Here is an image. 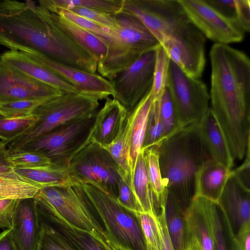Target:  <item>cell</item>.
Wrapping results in <instances>:
<instances>
[{"label": "cell", "mask_w": 250, "mask_h": 250, "mask_svg": "<svg viewBox=\"0 0 250 250\" xmlns=\"http://www.w3.org/2000/svg\"><path fill=\"white\" fill-rule=\"evenodd\" d=\"M210 107L234 159L241 160L250 142V60L228 44L214 43Z\"/></svg>", "instance_id": "cell-1"}, {"label": "cell", "mask_w": 250, "mask_h": 250, "mask_svg": "<svg viewBox=\"0 0 250 250\" xmlns=\"http://www.w3.org/2000/svg\"><path fill=\"white\" fill-rule=\"evenodd\" d=\"M0 44L11 51L33 53L83 71L93 58L54 25L32 0L0 2Z\"/></svg>", "instance_id": "cell-2"}, {"label": "cell", "mask_w": 250, "mask_h": 250, "mask_svg": "<svg viewBox=\"0 0 250 250\" xmlns=\"http://www.w3.org/2000/svg\"><path fill=\"white\" fill-rule=\"evenodd\" d=\"M155 147L167 194L186 211L194 196L196 174L202 165L212 158L198 124L180 129Z\"/></svg>", "instance_id": "cell-3"}, {"label": "cell", "mask_w": 250, "mask_h": 250, "mask_svg": "<svg viewBox=\"0 0 250 250\" xmlns=\"http://www.w3.org/2000/svg\"><path fill=\"white\" fill-rule=\"evenodd\" d=\"M121 13L138 18L160 45L170 41L188 42L205 38L190 21L179 0H124Z\"/></svg>", "instance_id": "cell-4"}, {"label": "cell", "mask_w": 250, "mask_h": 250, "mask_svg": "<svg viewBox=\"0 0 250 250\" xmlns=\"http://www.w3.org/2000/svg\"><path fill=\"white\" fill-rule=\"evenodd\" d=\"M116 16L118 24L112 28L106 56L97 65L99 75L110 81L143 54L160 45L136 17L122 13Z\"/></svg>", "instance_id": "cell-5"}, {"label": "cell", "mask_w": 250, "mask_h": 250, "mask_svg": "<svg viewBox=\"0 0 250 250\" xmlns=\"http://www.w3.org/2000/svg\"><path fill=\"white\" fill-rule=\"evenodd\" d=\"M34 199L40 214L57 215L91 234L108 250L115 249L77 184L41 188Z\"/></svg>", "instance_id": "cell-6"}, {"label": "cell", "mask_w": 250, "mask_h": 250, "mask_svg": "<svg viewBox=\"0 0 250 250\" xmlns=\"http://www.w3.org/2000/svg\"><path fill=\"white\" fill-rule=\"evenodd\" d=\"M99 101L81 93H63L45 102L32 113L35 122L7 144L8 150H19L60 126L96 113Z\"/></svg>", "instance_id": "cell-7"}, {"label": "cell", "mask_w": 250, "mask_h": 250, "mask_svg": "<svg viewBox=\"0 0 250 250\" xmlns=\"http://www.w3.org/2000/svg\"><path fill=\"white\" fill-rule=\"evenodd\" d=\"M75 184L82 191L93 210L100 217L104 229L115 248L146 250L138 214L127 210L115 198L91 185Z\"/></svg>", "instance_id": "cell-8"}, {"label": "cell", "mask_w": 250, "mask_h": 250, "mask_svg": "<svg viewBox=\"0 0 250 250\" xmlns=\"http://www.w3.org/2000/svg\"><path fill=\"white\" fill-rule=\"evenodd\" d=\"M166 88L179 127L198 124L210 108L206 84L187 75L170 60Z\"/></svg>", "instance_id": "cell-9"}, {"label": "cell", "mask_w": 250, "mask_h": 250, "mask_svg": "<svg viewBox=\"0 0 250 250\" xmlns=\"http://www.w3.org/2000/svg\"><path fill=\"white\" fill-rule=\"evenodd\" d=\"M96 114L60 126L19 150L41 152L51 160L53 166L68 167L72 157L87 145Z\"/></svg>", "instance_id": "cell-10"}, {"label": "cell", "mask_w": 250, "mask_h": 250, "mask_svg": "<svg viewBox=\"0 0 250 250\" xmlns=\"http://www.w3.org/2000/svg\"><path fill=\"white\" fill-rule=\"evenodd\" d=\"M68 167L75 183L91 185L117 198L122 178L116 163L104 147L88 143L72 157Z\"/></svg>", "instance_id": "cell-11"}, {"label": "cell", "mask_w": 250, "mask_h": 250, "mask_svg": "<svg viewBox=\"0 0 250 250\" xmlns=\"http://www.w3.org/2000/svg\"><path fill=\"white\" fill-rule=\"evenodd\" d=\"M192 23L215 43L242 42L245 32L236 20L227 18L205 0H179Z\"/></svg>", "instance_id": "cell-12"}, {"label": "cell", "mask_w": 250, "mask_h": 250, "mask_svg": "<svg viewBox=\"0 0 250 250\" xmlns=\"http://www.w3.org/2000/svg\"><path fill=\"white\" fill-rule=\"evenodd\" d=\"M155 50L143 54L110 81L114 91L113 98L118 100L128 113L133 110L151 89Z\"/></svg>", "instance_id": "cell-13"}, {"label": "cell", "mask_w": 250, "mask_h": 250, "mask_svg": "<svg viewBox=\"0 0 250 250\" xmlns=\"http://www.w3.org/2000/svg\"><path fill=\"white\" fill-rule=\"evenodd\" d=\"M63 93L0 60V105L25 99L47 100Z\"/></svg>", "instance_id": "cell-14"}, {"label": "cell", "mask_w": 250, "mask_h": 250, "mask_svg": "<svg viewBox=\"0 0 250 250\" xmlns=\"http://www.w3.org/2000/svg\"><path fill=\"white\" fill-rule=\"evenodd\" d=\"M24 53L73 85L80 93L99 100L106 99L109 96L114 97V91L111 82L99 74L61 64L40 54Z\"/></svg>", "instance_id": "cell-15"}, {"label": "cell", "mask_w": 250, "mask_h": 250, "mask_svg": "<svg viewBox=\"0 0 250 250\" xmlns=\"http://www.w3.org/2000/svg\"><path fill=\"white\" fill-rule=\"evenodd\" d=\"M250 189L232 174L229 176L217 204L222 210L234 238L250 228Z\"/></svg>", "instance_id": "cell-16"}, {"label": "cell", "mask_w": 250, "mask_h": 250, "mask_svg": "<svg viewBox=\"0 0 250 250\" xmlns=\"http://www.w3.org/2000/svg\"><path fill=\"white\" fill-rule=\"evenodd\" d=\"M215 202L194 197L186 212L187 241L194 250H213Z\"/></svg>", "instance_id": "cell-17"}, {"label": "cell", "mask_w": 250, "mask_h": 250, "mask_svg": "<svg viewBox=\"0 0 250 250\" xmlns=\"http://www.w3.org/2000/svg\"><path fill=\"white\" fill-rule=\"evenodd\" d=\"M10 229L18 250H38L41 218L34 198L18 200Z\"/></svg>", "instance_id": "cell-18"}, {"label": "cell", "mask_w": 250, "mask_h": 250, "mask_svg": "<svg viewBox=\"0 0 250 250\" xmlns=\"http://www.w3.org/2000/svg\"><path fill=\"white\" fill-rule=\"evenodd\" d=\"M128 112L115 98L108 97L104 106L97 112L87 144L95 143L105 147L121 134Z\"/></svg>", "instance_id": "cell-19"}, {"label": "cell", "mask_w": 250, "mask_h": 250, "mask_svg": "<svg viewBox=\"0 0 250 250\" xmlns=\"http://www.w3.org/2000/svg\"><path fill=\"white\" fill-rule=\"evenodd\" d=\"M0 60L21 73L63 93H80L73 85L22 52L6 51L0 56Z\"/></svg>", "instance_id": "cell-20"}, {"label": "cell", "mask_w": 250, "mask_h": 250, "mask_svg": "<svg viewBox=\"0 0 250 250\" xmlns=\"http://www.w3.org/2000/svg\"><path fill=\"white\" fill-rule=\"evenodd\" d=\"M231 170L212 158L206 160L196 174L194 197L217 203Z\"/></svg>", "instance_id": "cell-21"}, {"label": "cell", "mask_w": 250, "mask_h": 250, "mask_svg": "<svg viewBox=\"0 0 250 250\" xmlns=\"http://www.w3.org/2000/svg\"><path fill=\"white\" fill-rule=\"evenodd\" d=\"M39 6L42 12L54 25L75 41L98 63L104 58L107 52V47L100 39L45 7L40 5Z\"/></svg>", "instance_id": "cell-22"}, {"label": "cell", "mask_w": 250, "mask_h": 250, "mask_svg": "<svg viewBox=\"0 0 250 250\" xmlns=\"http://www.w3.org/2000/svg\"><path fill=\"white\" fill-rule=\"evenodd\" d=\"M198 126L203 143L211 158L231 169L234 160L210 108Z\"/></svg>", "instance_id": "cell-23"}, {"label": "cell", "mask_w": 250, "mask_h": 250, "mask_svg": "<svg viewBox=\"0 0 250 250\" xmlns=\"http://www.w3.org/2000/svg\"><path fill=\"white\" fill-rule=\"evenodd\" d=\"M153 100L150 89L133 110L128 113L130 155L132 170L137 157L141 150Z\"/></svg>", "instance_id": "cell-24"}, {"label": "cell", "mask_w": 250, "mask_h": 250, "mask_svg": "<svg viewBox=\"0 0 250 250\" xmlns=\"http://www.w3.org/2000/svg\"><path fill=\"white\" fill-rule=\"evenodd\" d=\"M19 175L30 181L41 188L47 187H65L75 184L68 167L38 168L15 167Z\"/></svg>", "instance_id": "cell-25"}, {"label": "cell", "mask_w": 250, "mask_h": 250, "mask_svg": "<svg viewBox=\"0 0 250 250\" xmlns=\"http://www.w3.org/2000/svg\"><path fill=\"white\" fill-rule=\"evenodd\" d=\"M131 188L142 212L154 216L159 212L151 190L145 158L142 150L137 157L132 170Z\"/></svg>", "instance_id": "cell-26"}, {"label": "cell", "mask_w": 250, "mask_h": 250, "mask_svg": "<svg viewBox=\"0 0 250 250\" xmlns=\"http://www.w3.org/2000/svg\"><path fill=\"white\" fill-rule=\"evenodd\" d=\"M40 215L77 250H108L91 234L74 227L62 217L53 214Z\"/></svg>", "instance_id": "cell-27"}, {"label": "cell", "mask_w": 250, "mask_h": 250, "mask_svg": "<svg viewBox=\"0 0 250 250\" xmlns=\"http://www.w3.org/2000/svg\"><path fill=\"white\" fill-rule=\"evenodd\" d=\"M186 212L168 194L165 207L167 228L174 250H185L187 241Z\"/></svg>", "instance_id": "cell-28"}, {"label": "cell", "mask_w": 250, "mask_h": 250, "mask_svg": "<svg viewBox=\"0 0 250 250\" xmlns=\"http://www.w3.org/2000/svg\"><path fill=\"white\" fill-rule=\"evenodd\" d=\"M104 148L108 151L116 163L122 179L131 187L132 166L130 155L127 116L120 135L110 145Z\"/></svg>", "instance_id": "cell-29"}, {"label": "cell", "mask_w": 250, "mask_h": 250, "mask_svg": "<svg viewBox=\"0 0 250 250\" xmlns=\"http://www.w3.org/2000/svg\"><path fill=\"white\" fill-rule=\"evenodd\" d=\"M41 189L14 170L0 174V198L21 200L33 198Z\"/></svg>", "instance_id": "cell-30"}, {"label": "cell", "mask_w": 250, "mask_h": 250, "mask_svg": "<svg viewBox=\"0 0 250 250\" xmlns=\"http://www.w3.org/2000/svg\"><path fill=\"white\" fill-rule=\"evenodd\" d=\"M39 4L90 32L107 45L111 38V28L96 23L75 14L69 10L57 6L50 0H41Z\"/></svg>", "instance_id": "cell-31"}, {"label": "cell", "mask_w": 250, "mask_h": 250, "mask_svg": "<svg viewBox=\"0 0 250 250\" xmlns=\"http://www.w3.org/2000/svg\"><path fill=\"white\" fill-rule=\"evenodd\" d=\"M144 151L150 187L157 207L165 206L167 192L164 183L159 164V156L155 146Z\"/></svg>", "instance_id": "cell-32"}, {"label": "cell", "mask_w": 250, "mask_h": 250, "mask_svg": "<svg viewBox=\"0 0 250 250\" xmlns=\"http://www.w3.org/2000/svg\"><path fill=\"white\" fill-rule=\"evenodd\" d=\"M213 250H235L234 238L217 203L213 209Z\"/></svg>", "instance_id": "cell-33"}, {"label": "cell", "mask_w": 250, "mask_h": 250, "mask_svg": "<svg viewBox=\"0 0 250 250\" xmlns=\"http://www.w3.org/2000/svg\"><path fill=\"white\" fill-rule=\"evenodd\" d=\"M54 4L65 8L80 7L117 15L123 10L124 0H50Z\"/></svg>", "instance_id": "cell-34"}, {"label": "cell", "mask_w": 250, "mask_h": 250, "mask_svg": "<svg viewBox=\"0 0 250 250\" xmlns=\"http://www.w3.org/2000/svg\"><path fill=\"white\" fill-rule=\"evenodd\" d=\"M155 51L153 80L150 89L153 100L160 98L166 89L170 62L167 52L161 45L156 49Z\"/></svg>", "instance_id": "cell-35"}, {"label": "cell", "mask_w": 250, "mask_h": 250, "mask_svg": "<svg viewBox=\"0 0 250 250\" xmlns=\"http://www.w3.org/2000/svg\"><path fill=\"white\" fill-rule=\"evenodd\" d=\"M165 139L164 129L159 114L158 104L156 100H153L148 114L141 150L156 146Z\"/></svg>", "instance_id": "cell-36"}, {"label": "cell", "mask_w": 250, "mask_h": 250, "mask_svg": "<svg viewBox=\"0 0 250 250\" xmlns=\"http://www.w3.org/2000/svg\"><path fill=\"white\" fill-rule=\"evenodd\" d=\"M33 114L0 120V140L6 144L19 136L36 121Z\"/></svg>", "instance_id": "cell-37"}, {"label": "cell", "mask_w": 250, "mask_h": 250, "mask_svg": "<svg viewBox=\"0 0 250 250\" xmlns=\"http://www.w3.org/2000/svg\"><path fill=\"white\" fill-rule=\"evenodd\" d=\"M8 157L15 167L31 168L53 166L48 157L36 151L8 150Z\"/></svg>", "instance_id": "cell-38"}, {"label": "cell", "mask_w": 250, "mask_h": 250, "mask_svg": "<svg viewBox=\"0 0 250 250\" xmlns=\"http://www.w3.org/2000/svg\"><path fill=\"white\" fill-rule=\"evenodd\" d=\"M38 250H77L58 230L41 218V232Z\"/></svg>", "instance_id": "cell-39"}, {"label": "cell", "mask_w": 250, "mask_h": 250, "mask_svg": "<svg viewBox=\"0 0 250 250\" xmlns=\"http://www.w3.org/2000/svg\"><path fill=\"white\" fill-rule=\"evenodd\" d=\"M157 102L160 116L163 124L165 139L180 128L178 125L173 104L167 88Z\"/></svg>", "instance_id": "cell-40"}, {"label": "cell", "mask_w": 250, "mask_h": 250, "mask_svg": "<svg viewBox=\"0 0 250 250\" xmlns=\"http://www.w3.org/2000/svg\"><path fill=\"white\" fill-rule=\"evenodd\" d=\"M48 100L25 99L14 101L0 104V110L6 118L28 115L32 114L39 105Z\"/></svg>", "instance_id": "cell-41"}, {"label": "cell", "mask_w": 250, "mask_h": 250, "mask_svg": "<svg viewBox=\"0 0 250 250\" xmlns=\"http://www.w3.org/2000/svg\"><path fill=\"white\" fill-rule=\"evenodd\" d=\"M137 216L143 232L146 250H161L153 216L143 212L139 213Z\"/></svg>", "instance_id": "cell-42"}, {"label": "cell", "mask_w": 250, "mask_h": 250, "mask_svg": "<svg viewBox=\"0 0 250 250\" xmlns=\"http://www.w3.org/2000/svg\"><path fill=\"white\" fill-rule=\"evenodd\" d=\"M66 9L76 14L107 27L114 28L118 24L116 15L80 7H71Z\"/></svg>", "instance_id": "cell-43"}, {"label": "cell", "mask_w": 250, "mask_h": 250, "mask_svg": "<svg viewBox=\"0 0 250 250\" xmlns=\"http://www.w3.org/2000/svg\"><path fill=\"white\" fill-rule=\"evenodd\" d=\"M116 200L121 206L136 215L142 212L141 208L131 187L122 179L119 183Z\"/></svg>", "instance_id": "cell-44"}, {"label": "cell", "mask_w": 250, "mask_h": 250, "mask_svg": "<svg viewBox=\"0 0 250 250\" xmlns=\"http://www.w3.org/2000/svg\"><path fill=\"white\" fill-rule=\"evenodd\" d=\"M165 207L161 208L160 211L153 216V218L159 234L161 250H174L167 228Z\"/></svg>", "instance_id": "cell-45"}, {"label": "cell", "mask_w": 250, "mask_h": 250, "mask_svg": "<svg viewBox=\"0 0 250 250\" xmlns=\"http://www.w3.org/2000/svg\"><path fill=\"white\" fill-rule=\"evenodd\" d=\"M18 200L0 198V228L11 229Z\"/></svg>", "instance_id": "cell-46"}, {"label": "cell", "mask_w": 250, "mask_h": 250, "mask_svg": "<svg viewBox=\"0 0 250 250\" xmlns=\"http://www.w3.org/2000/svg\"><path fill=\"white\" fill-rule=\"evenodd\" d=\"M235 19L245 32L250 30V1L234 0Z\"/></svg>", "instance_id": "cell-47"}, {"label": "cell", "mask_w": 250, "mask_h": 250, "mask_svg": "<svg viewBox=\"0 0 250 250\" xmlns=\"http://www.w3.org/2000/svg\"><path fill=\"white\" fill-rule=\"evenodd\" d=\"M250 144L248 146L245 155V160L242 165L232 170V174L246 188L250 189Z\"/></svg>", "instance_id": "cell-48"}, {"label": "cell", "mask_w": 250, "mask_h": 250, "mask_svg": "<svg viewBox=\"0 0 250 250\" xmlns=\"http://www.w3.org/2000/svg\"><path fill=\"white\" fill-rule=\"evenodd\" d=\"M206 1L223 16L236 20L234 0H206Z\"/></svg>", "instance_id": "cell-49"}, {"label": "cell", "mask_w": 250, "mask_h": 250, "mask_svg": "<svg viewBox=\"0 0 250 250\" xmlns=\"http://www.w3.org/2000/svg\"><path fill=\"white\" fill-rule=\"evenodd\" d=\"M14 167L9 159L7 144L0 140V174L11 171Z\"/></svg>", "instance_id": "cell-50"}, {"label": "cell", "mask_w": 250, "mask_h": 250, "mask_svg": "<svg viewBox=\"0 0 250 250\" xmlns=\"http://www.w3.org/2000/svg\"><path fill=\"white\" fill-rule=\"evenodd\" d=\"M235 250H250V228L241 231L234 238Z\"/></svg>", "instance_id": "cell-51"}, {"label": "cell", "mask_w": 250, "mask_h": 250, "mask_svg": "<svg viewBox=\"0 0 250 250\" xmlns=\"http://www.w3.org/2000/svg\"><path fill=\"white\" fill-rule=\"evenodd\" d=\"M0 250H18L13 239L10 229L0 233Z\"/></svg>", "instance_id": "cell-52"}, {"label": "cell", "mask_w": 250, "mask_h": 250, "mask_svg": "<svg viewBox=\"0 0 250 250\" xmlns=\"http://www.w3.org/2000/svg\"><path fill=\"white\" fill-rule=\"evenodd\" d=\"M6 118L5 115L0 110V120Z\"/></svg>", "instance_id": "cell-53"}, {"label": "cell", "mask_w": 250, "mask_h": 250, "mask_svg": "<svg viewBox=\"0 0 250 250\" xmlns=\"http://www.w3.org/2000/svg\"><path fill=\"white\" fill-rule=\"evenodd\" d=\"M185 250H194L189 245H187Z\"/></svg>", "instance_id": "cell-54"}, {"label": "cell", "mask_w": 250, "mask_h": 250, "mask_svg": "<svg viewBox=\"0 0 250 250\" xmlns=\"http://www.w3.org/2000/svg\"><path fill=\"white\" fill-rule=\"evenodd\" d=\"M112 250H122L119 249V248H116V249H115Z\"/></svg>", "instance_id": "cell-55"}]
</instances>
